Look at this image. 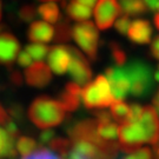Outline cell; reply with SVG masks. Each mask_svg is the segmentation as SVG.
<instances>
[{"instance_id": "1", "label": "cell", "mask_w": 159, "mask_h": 159, "mask_svg": "<svg viewBox=\"0 0 159 159\" xmlns=\"http://www.w3.org/2000/svg\"><path fill=\"white\" fill-rule=\"evenodd\" d=\"M66 117V111L58 100L47 96L34 99L29 108V118L39 129H50L60 125Z\"/></svg>"}, {"instance_id": "2", "label": "cell", "mask_w": 159, "mask_h": 159, "mask_svg": "<svg viewBox=\"0 0 159 159\" xmlns=\"http://www.w3.org/2000/svg\"><path fill=\"white\" fill-rule=\"evenodd\" d=\"M81 98L85 107L89 110L108 107L116 102L105 75H98L92 83H89L83 89Z\"/></svg>"}, {"instance_id": "3", "label": "cell", "mask_w": 159, "mask_h": 159, "mask_svg": "<svg viewBox=\"0 0 159 159\" xmlns=\"http://www.w3.org/2000/svg\"><path fill=\"white\" fill-rule=\"evenodd\" d=\"M131 80V94L143 98L150 94L154 86V74L151 67L142 60H132L126 66Z\"/></svg>"}, {"instance_id": "4", "label": "cell", "mask_w": 159, "mask_h": 159, "mask_svg": "<svg viewBox=\"0 0 159 159\" xmlns=\"http://www.w3.org/2000/svg\"><path fill=\"white\" fill-rule=\"evenodd\" d=\"M72 38L84 51L89 59L97 60L98 46H99V32L92 21H81L72 26Z\"/></svg>"}, {"instance_id": "5", "label": "cell", "mask_w": 159, "mask_h": 159, "mask_svg": "<svg viewBox=\"0 0 159 159\" xmlns=\"http://www.w3.org/2000/svg\"><path fill=\"white\" fill-rule=\"evenodd\" d=\"M118 139L120 150L125 153H132L146 142V136L138 121H127L118 126Z\"/></svg>"}, {"instance_id": "6", "label": "cell", "mask_w": 159, "mask_h": 159, "mask_svg": "<svg viewBox=\"0 0 159 159\" xmlns=\"http://www.w3.org/2000/svg\"><path fill=\"white\" fill-rule=\"evenodd\" d=\"M68 50H70L71 57H72L70 68H68V73L75 84H78L79 86H86L92 78V70L90 67L89 60L75 47L68 46Z\"/></svg>"}, {"instance_id": "7", "label": "cell", "mask_w": 159, "mask_h": 159, "mask_svg": "<svg viewBox=\"0 0 159 159\" xmlns=\"http://www.w3.org/2000/svg\"><path fill=\"white\" fill-rule=\"evenodd\" d=\"M111 91L116 100H123L131 90V80L125 67L114 66L108 67L105 71Z\"/></svg>"}, {"instance_id": "8", "label": "cell", "mask_w": 159, "mask_h": 159, "mask_svg": "<svg viewBox=\"0 0 159 159\" xmlns=\"http://www.w3.org/2000/svg\"><path fill=\"white\" fill-rule=\"evenodd\" d=\"M119 0H98L94 10L97 27L99 30L110 29L120 14Z\"/></svg>"}, {"instance_id": "9", "label": "cell", "mask_w": 159, "mask_h": 159, "mask_svg": "<svg viewBox=\"0 0 159 159\" xmlns=\"http://www.w3.org/2000/svg\"><path fill=\"white\" fill-rule=\"evenodd\" d=\"M146 136V142L151 145H157L159 143V116L156 108L152 106L143 107V112L138 120Z\"/></svg>"}, {"instance_id": "10", "label": "cell", "mask_w": 159, "mask_h": 159, "mask_svg": "<svg viewBox=\"0 0 159 159\" xmlns=\"http://www.w3.org/2000/svg\"><path fill=\"white\" fill-rule=\"evenodd\" d=\"M25 80L32 87L43 89L51 83V68L41 61L32 64L25 70Z\"/></svg>"}, {"instance_id": "11", "label": "cell", "mask_w": 159, "mask_h": 159, "mask_svg": "<svg viewBox=\"0 0 159 159\" xmlns=\"http://www.w3.org/2000/svg\"><path fill=\"white\" fill-rule=\"evenodd\" d=\"M72 57L68 50V46L57 45L50 48L48 52V65L51 71L56 74L66 73L70 68Z\"/></svg>"}, {"instance_id": "12", "label": "cell", "mask_w": 159, "mask_h": 159, "mask_svg": "<svg viewBox=\"0 0 159 159\" xmlns=\"http://www.w3.org/2000/svg\"><path fill=\"white\" fill-rule=\"evenodd\" d=\"M20 51L19 40L11 33L0 34V64L11 65Z\"/></svg>"}, {"instance_id": "13", "label": "cell", "mask_w": 159, "mask_h": 159, "mask_svg": "<svg viewBox=\"0 0 159 159\" xmlns=\"http://www.w3.org/2000/svg\"><path fill=\"white\" fill-rule=\"evenodd\" d=\"M81 94L83 90L80 89V86L75 83H68L66 84L64 91L59 94L58 102L63 105L64 110L66 112H74L77 111L80 106L81 102Z\"/></svg>"}, {"instance_id": "14", "label": "cell", "mask_w": 159, "mask_h": 159, "mask_svg": "<svg viewBox=\"0 0 159 159\" xmlns=\"http://www.w3.org/2000/svg\"><path fill=\"white\" fill-rule=\"evenodd\" d=\"M127 37L134 44H139V45L148 44L152 38V27L148 20L137 19L131 23Z\"/></svg>"}, {"instance_id": "15", "label": "cell", "mask_w": 159, "mask_h": 159, "mask_svg": "<svg viewBox=\"0 0 159 159\" xmlns=\"http://www.w3.org/2000/svg\"><path fill=\"white\" fill-rule=\"evenodd\" d=\"M56 35V30L51 25L44 21L34 20L31 23L27 32V38L30 41H33L34 44H44L50 43Z\"/></svg>"}, {"instance_id": "16", "label": "cell", "mask_w": 159, "mask_h": 159, "mask_svg": "<svg viewBox=\"0 0 159 159\" xmlns=\"http://www.w3.org/2000/svg\"><path fill=\"white\" fill-rule=\"evenodd\" d=\"M66 8L67 17L78 23L87 21V19L92 16V10L87 6L80 4L77 0H70L68 4L64 6Z\"/></svg>"}, {"instance_id": "17", "label": "cell", "mask_w": 159, "mask_h": 159, "mask_svg": "<svg viewBox=\"0 0 159 159\" xmlns=\"http://www.w3.org/2000/svg\"><path fill=\"white\" fill-rule=\"evenodd\" d=\"M0 157L7 159H17L18 157L16 139L8 136L5 129L1 127H0Z\"/></svg>"}, {"instance_id": "18", "label": "cell", "mask_w": 159, "mask_h": 159, "mask_svg": "<svg viewBox=\"0 0 159 159\" xmlns=\"http://www.w3.org/2000/svg\"><path fill=\"white\" fill-rule=\"evenodd\" d=\"M118 124L112 121H97V133L105 142H116L118 138Z\"/></svg>"}, {"instance_id": "19", "label": "cell", "mask_w": 159, "mask_h": 159, "mask_svg": "<svg viewBox=\"0 0 159 159\" xmlns=\"http://www.w3.org/2000/svg\"><path fill=\"white\" fill-rule=\"evenodd\" d=\"M119 5L121 11L127 17L142 16L148 11L144 0H119Z\"/></svg>"}, {"instance_id": "20", "label": "cell", "mask_w": 159, "mask_h": 159, "mask_svg": "<svg viewBox=\"0 0 159 159\" xmlns=\"http://www.w3.org/2000/svg\"><path fill=\"white\" fill-rule=\"evenodd\" d=\"M38 14L45 21L51 24H58L60 20V12L54 2H46L38 7Z\"/></svg>"}, {"instance_id": "21", "label": "cell", "mask_w": 159, "mask_h": 159, "mask_svg": "<svg viewBox=\"0 0 159 159\" xmlns=\"http://www.w3.org/2000/svg\"><path fill=\"white\" fill-rule=\"evenodd\" d=\"M111 116L116 120V123H127L130 119V105H127L123 100H116L111 105Z\"/></svg>"}, {"instance_id": "22", "label": "cell", "mask_w": 159, "mask_h": 159, "mask_svg": "<svg viewBox=\"0 0 159 159\" xmlns=\"http://www.w3.org/2000/svg\"><path fill=\"white\" fill-rule=\"evenodd\" d=\"M17 151L19 154L23 156V158L29 157L30 154H32L38 150V145L37 142L33 138L26 136H21L17 139Z\"/></svg>"}, {"instance_id": "23", "label": "cell", "mask_w": 159, "mask_h": 159, "mask_svg": "<svg viewBox=\"0 0 159 159\" xmlns=\"http://www.w3.org/2000/svg\"><path fill=\"white\" fill-rule=\"evenodd\" d=\"M50 148L54 151V153H57L61 159H66L68 154L71 152L72 144L70 139L61 138V137H56L51 143H50Z\"/></svg>"}, {"instance_id": "24", "label": "cell", "mask_w": 159, "mask_h": 159, "mask_svg": "<svg viewBox=\"0 0 159 159\" xmlns=\"http://www.w3.org/2000/svg\"><path fill=\"white\" fill-rule=\"evenodd\" d=\"M72 38V26L70 25L67 19H61L56 26V35L54 39L58 43H66Z\"/></svg>"}, {"instance_id": "25", "label": "cell", "mask_w": 159, "mask_h": 159, "mask_svg": "<svg viewBox=\"0 0 159 159\" xmlns=\"http://www.w3.org/2000/svg\"><path fill=\"white\" fill-rule=\"evenodd\" d=\"M25 51L29 53L32 59L37 60V63H39L43 59H45V57L50 52V48L44 44H30L26 46Z\"/></svg>"}, {"instance_id": "26", "label": "cell", "mask_w": 159, "mask_h": 159, "mask_svg": "<svg viewBox=\"0 0 159 159\" xmlns=\"http://www.w3.org/2000/svg\"><path fill=\"white\" fill-rule=\"evenodd\" d=\"M110 51H111V58L117 66H123L126 63V60H127L126 52L117 41L110 43Z\"/></svg>"}, {"instance_id": "27", "label": "cell", "mask_w": 159, "mask_h": 159, "mask_svg": "<svg viewBox=\"0 0 159 159\" xmlns=\"http://www.w3.org/2000/svg\"><path fill=\"white\" fill-rule=\"evenodd\" d=\"M37 16L38 11L33 5H25L19 11V18L25 23H33Z\"/></svg>"}, {"instance_id": "28", "label": "cell", "mask_w": 159, "mask_h": 159, "mask_svg": "<svg viewBox=\"0 0 159 159\" xmlns=\"http://www.w3.org/2000/svg\"><path fill=\"white\" fill-rule=\"evenodd\" d=\"M23 159H61L59 156L51 152L50 150L45 148H39L35 152L30 154L29 157H25Z\"/></svg>"}, {"instance_id": "29", "label": "cell", "mask_w": 159, "mask_h": 159, "mask_svg": "<svg viewBox=\"0 0 159 159\" xmlns=\"http://www.w3.org/2000/svg\"><path fill=\"white\" fill-rule=\"evenodd\" d=\"M114 26H116V30L119 32L120 34H126L129 32V29L131 26V21H130V17L127 16H123L120 17L119 19H117V21L114 23Z\"/></svg>"}, {"instance_id": "30", "label": "cell", "mask_w": 159, "mask_h": 159, "mask_svg": "<svg viewBox=\"0 0 159 159\" xmlns=\"http://www.w3.org/2000/svg\"><path fill=\"white\" fill-rule=\"evenodd\" d=\"M7 112H8V114H10V117H11L12 120H18V121L23 120L24 108L21 107L20 105H18V104H13V105H11V106L8 107Z\"/></svg>"}, {"instance_id": "31", "label": "cell", "mask_w": 159, "mask_h": 159, "mask_svg": "<svg viewBox=\"0 0 159 159\" xmlns=\"http://www.w3.org/2000/svg\"><path fill=\"white\" fill-rule=\"evenodd\" d=\"M143 112V107L138 104H131L130 105V119L129 121H138Z\"/></svg>"}, {"instance_id": "32", "label": "cell", "mask_w": 159, "mask_h": 159, "mask_svg": "<svg viewBox=\"0 0 159 159\" xmlns=\"http://www.w3.org/2000/svg\"><path fill=\"white\" fill-rule=\"evenodd\" d=\"M56 138V133L53 130H50L47 129L44 132H41L39 136V140L41 145H50V143Z\"/></svg>"}, {"instance_id": "33", "label": "cell", "mask_w": 159, "mask_h": 159, "mask_svg": "<svg viewBox=\"0 0 159 159\" xmlns=\"http://www.w3.org/2000/svg\"><path fill=\"white\" fill-rule=\"evenodd\" d=\"M17 61L19 64V66H21V67H29V66L32 65V58H31V56L26 51H21L19 53V56H18Z\"/></svg>"}, {"instance_id": "34", "label": "cell", "mask_w": 159, "mask_h": 159, "mask_svg": "<svg viewBox=\"0 0 159 159\" xmlns=\"http://www.w3.org/2000/svg\"><path fill=\"white\" fill-rule=\"evenodd\" d=\"M10 80L14 86H21L24 83V78L21 73L18 70H13V68L10 70Z\"/></svg>"}, {"instance_id": "35", "label": "cell", "mask_w": 159, "mask_h": 159, "mask_svg": "<svg viewBox=\"0 0 159 159\" xmlns=\"http://www.w3.org/2000/svg\"><path fill=\"white\" fill-rule=\"evenodd\" d=\"M11 121H12V119H11V117H10V114H8V112L0 105V124L5 127V126L7 125L8 123H11Z\"/></svg>"}, {"instance_id": "36", "label": "cell", "mask_w": 159, "mask_h": 159, "mask_svg": "<svg viewBox=\"0 0 159 159\" xmlns=\"http://www.w3.org/2000/svg\"><path fill=\"white\" fill-rule=\"evenodd\" d=\"M151 53L154 58H157L159 60V35L153 40V43L151 45Z\"/></svg>"}, {"instance_id": "37", "label": "cell", "mask_w": 159, "mask_h": 159, "mask_svg": "<svg viewBox=\"0 0 159 159\" xmlns=\"http://www.w3.org/2000/svg\"><path fill=\"white\" fill-rule=\"evenodd\" d=\"M145 5L148 7V10L150 11H158V7H159V0H144Z\"/></svg>"}, {"instance_id": "38", "label": "cell", "mask_w": 159, "mask_h": 159, "mask_svg": "<svg viewBox=\"0 0 159 159\" xmlns=\"http://www.w3.org/2000/svg\"><path fill=\"white\" fill-rule=\"evenodd\" d=\"M77 1H79L80 4H83V5H85V6H87V7L92 8V6L96 4L97 0H77Z\"/></svg>"}, {"instance_id": "39", "label": "cell", "mask_w": 159, "mask_h": 159, "mask_svg": "<svg viewBox=\"0 0 159 159\" xmlns=\"http://www.w3.org/2000/svg\"><path fill=\"white\" fill-rule=\"evenodd\" d=\"M153 104H154V106H156V111H157V112H158V114H159V90L157 91L156 96H154Z\"/></svg>"}, {"instance_id": "40", "label": "cell", "mask_w": 159, "mask_h": 159, "mask_svg": "<svg viewBox=\"0 0 159 159\" xmlns=\"http://www.w3.org/2000/svg\"><path fill=\"white\" fill-rule=\"evenodd\" d=\"M120 159H139L137 157V154L134 152H132V153H126L125 156H123Z\"/></svg>"}, {"instance_id": "41", "label": "cell", "mask_w": 159, "mask_h": 159, "mask_svg": "<svg viewBox=\"0 0 159 159\" xmlns=\"http://www.w3.org/2000/svg\"><path fill=\"white\" fill-rule=\"evenodd\" d=\"M66 159H85V158H83L81 156H79V154H77V153H74V152H70V154H68V157Z\"/></svg>"}, {"instance_id": "42", "label": "cell", "mask_w": 159, "mask_h": 159, "mask_svg": "<svg viewBox=\"0 0 159 159\" xmlns=\"http://www.w3.org/2000/svg\"><path fill=\"white\" fill-rule=\"evenodd\" d=\"M154 156H156V159H159V143L157 145H154Z\"/></svg>"}, {"instance_id": "43", "label": "cell", "mask_w": 159, "mask_h": 159, "mask_svg": "<svg viewBox=\"0 0 159 159\" xmlns=\"http://www.w3.org/2000/svg\"><path fill=\"white\" fill-rule=\"evenodd\" d=\"M154 25H156V27L159 30V13L154 17Z\"/></svg>"}, {"instance_id": "44", "label": "cell", "mask_w": 159, "mask_h": 159, "mask_svg": "<svg viewBox=\"0 0 159 159\" xmlns=\"http://www.w3.org/2000/svg\"><path fill=\"white\" fill-rule=\"evenodd\" d=\"M40 1H48V2H53V1H57V0H40Z\"/></svg>"}, {"instance_id": "45", "label": "cell", "mask_w": 159, "mask_h": 159, "mask_svg": "<svg viewBox=\"0 0 159 159\" xmlns=\"http://www.w3.org/2000/svg\"><path fill=\"white\" fill-rule=\"evenodd\" d=\"M0 19H1V1H0Z\"/></svg>"}, {"instance_id": "46", "label": "cell", "mask_w": 159, "mask_h": 159, "mask_svg": "<svg viewBox=\"0 0 159 159\" xmlns=\"http://www.w3.org/2000/svg\"><path fill=\"white\" fill-rule=\"evenodd\" d=\"M2 30H4V26H2V25H0V32H1Z\"/></svg>"}, {"instance_id": "47", "label": "cell", "mask_w": 159, "mask_h": 159, "mask_svg": "<svg viewBox=\"0 0 159 159\" xmlns=\"http://www.w3.org/2000/svg\"><path fill=\"white\" fill-rule=\"evenodd\" d=\"M157 71H158V72H159V66H158V70H157Z\"/></svg>"}, {"instance_id": "48", "label": "cell", "mask_w": 159, "mask_h": 159, "mask_svg": "<svg viewBox=\"0 0 159 159\" xmlns=\"http://www.w3.org/2000/svg\"><path fill=\"white\" fill-rule=\"evenodd\" d=\"M158 11H159V7H158Z\"/></svg>"}]
</instances>
